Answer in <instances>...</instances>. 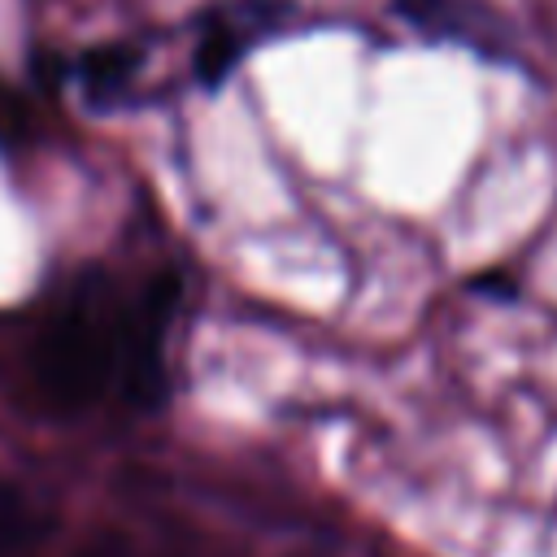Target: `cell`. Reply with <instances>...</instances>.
<instances>
[{"instance_id":"3","label":"cell","mask_w":557,"mask_h":557,"mask_svg":"<svg viewBox=\"0 0 557 557\" xmlns=\"http://www.w3.org/2000/svg\"><path fill=\"white\" fill-rule=\"evenodd\" d=\"M396 13L431 39H457V44H470L483 52L505 48L500 17L479 9L474 0H396Z\"/></svg>"},{"instance_id":"4","label":"cell","mask_w":557,"mask_h":557,"mask_svg":"<svg viewBox=\"0 0 557 557\" xmlns=\"http://www.w3.org/2000/svg\"><path fill=\"white\" fill-rule=\"evenodd\" d=\"M139 70V48L131 44H104V48H91L78 65V78H83V91L91 104H109L126 91V83L135 78Z\"/></svg>"},{"instance_id":"2","label":"cell","mask_w":557,"mask_h":557,"mask_svg":"<svg viewBox=\"0 0 557 557\" xmlns=\"http://www.w3.org/2000/svg\"><path fill=\"white\" fill-rule=\"evenodd\" d=\"M287 17V4L278 0H244V4H226V9H213L200 26V39H196V74L200 83H222L235 61L244 57V48L265 35L270 26H278Z\"/></svg>"},{"instance_id":"1","label":"cell","mask_w":557,"mask_h":557,"mask_svg":"<svg viewBox=\"0 0 557 557\" xmlns=\"http://www.w3.org/2000/svg\"><path fill=\"white\" fill-rule=\"evenodd\" d=\"M178 305L174 274L131 287L109 270L74 274L30 331V379L52 409L104 400L152 409L165 387V331Z\"/></svg>"}]
</instances>
